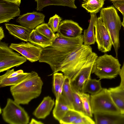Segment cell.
<instances>
[{"label": "cell", "instance_id": "obj_32", "mask_svg": "<svg viewBox=\"0 0 124 124\" xmlns=\"http://www.w3.org/2000/svg\"><path fill=\"white\" fill-rule=\"evenodd\" d=\"M110 92L114 103L119 110L121 114H124V100L117 94Z\"/></svg>", "mask_w": 124, "mask_h": 124}, {"label": "cell", "instance_id": "obj_23", "mask_svg": "<svg viewBox=\"0 0 124 124\" xmlns=\"http://www.w3.org/2000/svg\"><path fill=\"white\" fill-rule=\"evenodd\" d=\"M74 0H35L37 2L36 10L38 11L43 10L45 7L49 5H56L69 7Z\"/></svg>", "mask_w": 124, "mask_h": 124}, {"label": "cell", "instance_id": "obj_6", "mask_svg": "<svg viewBox=\"0 0 124 124\" xmlns=\"http://www.w3.org/2000/svg\"><path fill=\"white\" fill-rule=\"evenodd\" d=\"M4 120L10 124H27L30 117L24 109L10 98L7 99L6 106L2 109Z\"/></svg>", "mask_w": 124, "mask_h": 124}, {"label": "cell", "instance_id": "obj_22", "mask_svg": "<svg viewBox=\"0 0 124 124\" xmlns=\"http://www.w3.org/2000/svg\"><path fill=\"white\" fill-rule=\"evenodd\" d=\"M65 76L63 73L56 72L53 74L52 91L57 101L62 94L63 84Z\"/></svg>", "mask_w": 124, "mask_h": 124}, {"label": "cell", "instance_id": "obj_15", "mask_svg": "<svg viewBox=\"0 0 124 124\" xmlns=\"http://www.w3.org/2000/svg\"><path fill=\"white\" fill-rule=\"evenodd\" d=\"M93 114L95 124H124V114L98 112Z\"/></svg>", "mask_w": 124, "mask_h": 124}, {"label": "cell", "instance_id": "obj_5", "mask_svg": "<svg viewBox=\"0 0 124 124\" xmlns=\"http://www.w3.org/2000/svg\"><path fill=\"white\" fill-rule=\"evenodd\" d=\"M121 66L117 59L105 54L97 57L92 73H94L100 80L114 78L119 75Z\"/></svg>", "mask_w": 124, "mask_h": 124}, {"label": "cell", "instance_id": "obj_20", "mask_svg": "<svg viewBox=\"0 0 124 124\" xmlns=\"http://www.w3.org/2000/svg\"><path fill=\"white\" fill-rule=\"evenodd\" d=\"M97 17L96 14H91L88 27L84 31L83 39L84 44L90 46L94 44L95 41L94 32L95 25Z\"/></svg>", "mask_w": 124, "mask_h": 124}, {"label": "cell", "instance_id": "obj_2", "mask_svg": "<svg viewBox=\"0 0 124 124\" xmlns=\"http://www.w3.org/2000/svg\"><path fill=\"white\" fill-rule=\"evenodd\" d=\"M31 73L27 78L10 88L14 100L20 105L28 104L41 94L43 82L37 72Z\"/></svg>", "mask_w": 124, "mask_h": 124}, {"label": "cell", "instance_id": "obj_37", "mask_svg": "<svg viewBox=\"0 0 124 124\" xmlns=\"http://www.w3.org/2000/svg\"><path fill=\"white\" fill-rule=\"evenodd\" d=\"M24 73L23 70H20L16 71H15L14 69H13L12 72L8 76V78H11L16 76L20 74Z\"/></svg>", "mask_w": 124, "mask_h": 124}, {"label": "cell", "instance_id": "obj_41", "mask_svg": "<svg viewBox=\"0 0 124 124\" xmlns=\"http://www.w3.org/2000/svg\"><path fill=\"white\" fill-rule=\"evenodd\" d=\"M122 26L123 27L124 29V16H123V20L122 22Z\"/></svg>", "mask_w": 124, "mask_h": 124}, {"label": "cell", "instance_id": "obj_25", "mask_svg": "<svg viewBox=\"0 0 124 124\" xmlns=\"http://www.w3.org/2000/svg\"><path fill=\"white\" fill-rule=\"evenodd\" d=\"M100 80L89 79L85 83L82 92L85 93H88L92 95L98 93L103 88L101 87Z\"/></svg>", "mask_w": 124, "mask_h": 124}, {"label": "cell", "instance_id": "obj_26", "mask_svg": "<svg viewBox=\"0 0 124 124\" xmlns=\"http://www.w3.org/2000/svg\"><path fill=\"white\" fill-rule=\"evenodd\" d=\"M76 92L81 100L85 114L90 117H92L93 114L91 107L90 95L86 93Z\"/></svg>", "mask_w": 124, "mask_h": 124}, {"label": "cell", "instance_id": "obj_34", "mask_svg": "<svg viewBox=\"0 0 124 124\" xmlns=\"http://www.w3.org/2000/svg\"><path fill=\"white\" fill-rule=\"evenodd\" d=\"M110 92L114 93L121 97L124 101V87L119 85L108 89Z\"/></svg>", "mask_w": 124, "mask_h": 124}, {"label": "cell", "instance_id": "obj_36", "mask_svg": "<svg viewBox=\"0 0 124 124\" xmlns=\"http://www.w3.org/2000/svg\"><path fill=\"white\" fill-rule=\"evenodd\" d=\"M119 75L121 78V82L119 86L124 87V62L121 69Z\"/></svg>", "mask_w": 124, "mask_h": 124}, {"label": "cell", "instance_id": "obj_11", "mask_svg": "<svg viewBox=\"0 0 124 124\" xmlns=\"http://www.w3.org/2000/svg\"><path fill=\"white\" fill-rule=\"evenodd\" d=\"M10 48L18 52L30 62L39 61L43 48L33 45L29 42L11 43Z\"/></svg>", "mask_w": 124, "mask_h": 124}, {"label": "cell", "instance_id": "obj_3", "mask_svg": "<svg viewBox=\"0 0 124 124\" xmlns=\"http://www.w3.org/2000/svg\"><path fill=\"white\" fill-rule=\"evenodd\" d=\"M92 52L90 46L83 44L65 59L58 72L61 71L71 79L84 65Z\"/></svg>", "mask_w": 124, "mask_h": 124}, {"label": "cell", "instance_id": "obj_24", "mask_svg": "<svg viewBox=\"0 0 124 124\" xmlns=\"http://www.w3.org/2000/svg\"><path fill=\"white\" fill-rule=\"evenodd\" d=\"M106 0H83L81 6L91 14H96L103 7Z\"/></svg>", "mask_w": 124, "mask_h": 124}, {"label": "cell", "instance_id": "obj_33", "mask_svg": "<svg viewBox=\"0 0 124 124\" xmlns=\"http://www.w3.org/2000/svg\"><path fill=\"white\" fill-rule=\"evenodd\" d=\"M91 117L85 114H83L72 124H95L94 121Z\"/></svg>", "mask_w": 124, "mask_h": 124}, {"label": "cell", "instance_id": "obj_10", "mask_svg": "<svg viewBox=\"0 0 124 124\" xmlns=\"http://www.w3.org/2000/svg\"><path fill=\"white\" fill-rule=\"evenodd\" d=\"M95 41L99 50L103 53L110 51L113 46L112 41L100 17L97 18L95 21Z\"/></svg>", "mask_w": 124, "mask_h": 124}, {"label": "cell", "instance_id": "obj_1", "mask_svg": "<svg viewBox=\"0 0 124 124\" xmlns=\"http://www.w3.org/2000/svg\"><path fill=\"white\" fill-rule=\"evenodd\" d=\"M52 44L43 48L39 62L48 64L53 72H58L63 61L84 42L83 35L76 38L64 37L56 33Z\"/></svg>", "mask_w": 124, "mask_h": 124}, {"label": "cell", "instance_id": "obj_28", "mask_svg": "<svg viewBox=\"0 0 124 124\" xmlns=\"http://www.w3.org/2000/svg\"><path fill=\"white\" fill-rule=\"evenodd\" d=\"M65 76L63 86L62 94L73 107V94L71 83V79L68 77Z\"/></svg>", "mask_w": 124, "mask_h": 124}, {"label": "cell", "instance_id": "obj_27", "mask_svg": "<svg viewBox=\"0 0 124 124\" xmlns=\"http://www.w3.org/2000/svg\"><path fill=\"white\" fill-rule=\"evenodd\" d=\"M83 114L84 113L70 109L59 122L61 124H72Z\"/></svg>", "mask_w": 124, "mask_h": 124}, {"label": "cell", "instance_id": "obj_39", "mask_svg": "<svg viewBox=\"0 0 124 124\" xmlns=\"http://www.w3.org/2000/svg\"><path fill=\"white\" fill-rule=\"evenodd\" d=\"M5 37L4 31L2 27H0V41H1Z\"/></svg>", "mask_w": 124, "mask_h": 124}, {"label": "cell", "instance_id": "obj_40", "mask_svg": "<svg viewBox=\"0 0 124 124\" xmlns=\"http://www.w3.org/2000/svg\"><path fill=\"white\" fill-rule=\"evenodd\" d=\"M6 1L16 3L19 7L21 3V0H4Z\"/></svg>", "mask_w": 124, "mask_h": 124}, {"label": "cell", "instance_id": "obj_21", "mask_svg": "<svg viewBox=\"0 0 124 124\" xmlns=\"http://www.w3.org/2000/svg\"><path fill=\"white\" fill-rule=\"evenodd\" d=\"M55 38L53 39L49 40L34 29L31 30L30 34L28 41L34 45L44 48L52 44Z\"/></svg>", "mask_w": 124, "mask_h": 124}, {"label": "cell", "instance_id": "obj_14", "mask_svg": "<svg viewBox=\"0 0 124 124\" xmlns=\"http://www.w3.org/2000/svg\"><path fill=\"white\" fill-rule=\"evenodd\" d=\"M19 6L14 2L0 0V23L7 22L20 16Z\"/></svg>", "mask_w": 124, "mask_h": 124}, {"label": "cell", "instance_id": "obj_31", "mask_svg": "<svg viewBox=\"0 0 124 124\" xmlns=\"http://www.w3.org/2000/svg\"><path fill=\"white\" fill-rule=\"evenodd\" d=\"M62 19V18L56 14L50 18L47 24L54 33L58 32Z\"/></svg>", "mask_w": 124, "mask_h": 124}, {"label": "cell", "instance_id": "obj_42", "mask_svg": "<svg viewBox=\"0 0 124 124\" xmlns=\"http://www.w3.org/2000/svg\"><path fill=\"white\" fill-rule=\"evenodd\" d=\"M110 1H111L112 2L116 1H118V0H109Z\"/></svg>", "mask_w": 124, "mask_h": 124}, {"label": "cell", "instance_id": "obj_30", "mask_svg": "<svg viewBox=\"0 0 124 124\" xmlns=\"http://www.w3.org/2000/svg\"><path fill=\"white\" fill-rule=\"evenodd\" d=\"M71 87L73 94L72 106L73 109L85 114L84 111L82 101L80 97L77 93L76 90L72 86Z\"/></svg>", "mask_w": 124, "mask_h": 124}, {"label": "cell", "instance_id": "obj_29", "mask_svg": "<svg viewBox=\"0 0 124 124\" xmlns=\"http://www.w3.org/2000/svg\"><path fill=\"white\" fill-rule=\"evenodd\" d=\"M35 29L39 33L49 40L53 39L56 36V34L47 23H43Z\"/></svg>", "mask_w": 124, "mask_h": 124}, {"label": "cell", "instance_id": "obj_16", "mask_svg": "<svg viewBox=\"0 0 124 124\" xmlns=\"http://www.w3.org/2000/svg\"><path fill=\"white\" fill-rule=\"evenodd\" d=\"M54 104V100L50 97H45L33 114L38 119H44L50 114Z\"/></svg>", "mask_w": 124, "mask_h": 124}, {"label": "cell", "instance_id": "obj_35", "mask_svg": "<svg viewBox=\"0 0 124 124\" xmlns=\"http://www.w3.org/2000/svg\"><path fill=\"white\" fill-rule=\"evenodd\" d=\"M114 6L124 16V0H118L112 1Z\"/></svg>", "mask_w": 124, "mask_h": 124}, {"label": "cell", "instance_id": "obj_17", "mask_svg": "<svg viewBox=\"0 0 124 124\" xmlns=\"http://www.w3.org/2000/svg\"><path fill=\"white\" fill-rule=\"evenodd\" d=\"M70 109H73L72 106L62 94L58 100L55 101L53 112V116L59 122Z\"/></svg>", "mask_w": 124, "mask_h": 124}, {"label": "cell", "instance_id": "obj_8", "mask_svg": "<svg viewBox=\"0 0 124 124\" xmlns=\"http://www.w3.org/2000/svg\"><path fill=\"white\" fill-rule=\"evenodd\" d=\"M26 58L15 52L8 44L0 41V72L15 67H17L27 61Z\"/></svg>", "mask_w": 124, "mask_h": 124}, {"label": "cell", "instance_id": "obj_7", "mask_svg": "<svg viewBox=\"0 0 124 124\" xmlns=\"http://www.w3.org/2000/svg\"><path fill=\"white\" fill-rule=\"evenodd\" d=\"M93 114L95 112L121 113L116 106L108 89L103 88L98 93L90 95Z\"/></svg>", "mask_w": 124, "mask_h": 124}, {"label": "cell", "instance_id": "obj_19", "mask_svg": "<svg viewBox=\"0 0 124 124\" xmlns=\"http://www.w3.org/2000/svg\"><path fill=\"white\" fill-rule=\"evenodd\" d=\"M13 69L7 70L3 75L0 76V87L2 88L8 86H12L16 85L28 77L31 72L23 73L16 76L8 78V76L12 72Z\"/></svg>", "mask_w": 124, "mask_h": 124}, {"label": "cell", "instance_id": "obj_18", "mask_svg": "<svg viewBox=\"0 0 124 124\" xmlns=\"http://www.w3.org/2000/svg\"><path fill=\"white\" fill-rule=\"evenodd\" d=\"M6 29L9 33L15 38L27 42L31 30L22 25L5 23Z\"/></svg>", "mask_w": 124, "mask_h": 124}, {"label": "cell", "instance_id": "obj_12", "mask_svg": "<svg viewBox=\"0 0 124 124\" xmlns=\"http://www.w3.org/2000/svg\"><path fill=\"white\" fill-rule=\"evenodd\" d=\"M45 15L43 13L33 11L20 16L16 20V22L32 30L45 23Z\"/></svg>", "mask_w": 124, "mask_h": 124}, {"label": "cell", "instance_id": "obj_4", "mask_svg": "<svg viewBox=\"0 0 124 124\" xmlns=\"http://www.w3.org/2000/svg\"><path fill=\"white\" fill-rule=\"evenodd\" d=\"M100 17L110 34L117 58L120 46L119 33L122 26L120 18L112 6L101 9Z\"/></svg>", "mask_w": 124, "mask_h": 124}, {"label": "cell", "instance_id": "obj_38", "mask_svg": "<svg viewBox=\"0 0 124 124\" xmlns=\"http://www.w3.org/2000/svg\"><path fill=\"white\" fill-rule=\"evenodd\" d=\"M30 124H43L44 123L40 121H38L36 119L32 118L31 120L29 123Z\"/></svg>", "mask_w": 124, "mask_h": 124}, {"label": "cell", "instance_id": "obj_9", "mask_svg": "<svg viewBox=\"0 0 124 124\" xmlns=\"http://www.w3.org/2000/svg\"><path fill=\"white\" fill-rule=\"evenodd\" d=\"M98 57L93 52L84 65L71 79V86L77 91L82 92L85 82L91 78L93 68Z\"/></svg>", "mask_w": 124, "mask_h": 124}, {"label": "cell", "instance_id": "obj_13", "mask_svg": "<svg viewBox=\"0 0 124 124\" xmlns=\"http://www.w3.org/2000/svg\"><path fill=\"white\" fill-rule=\"evenodd\" d=\"M83 30L77 23L71 20H65L60 22L57 33L64 37L74 38L80 36Z\"/></svg>", "mask_w": 124, "mask_h": 124}]
</instances>
